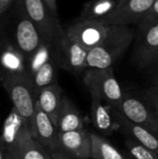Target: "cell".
Returning a JSON list of instances; mask_svg holds the SVG:
<instances>
[{
    "label": "cell",
    "instance_id": "1",
    "mask_svg": "<svg viewBox=\"0 0 158 159\" xmlns=\"http://www.w3.org/2000/svg\"><path fill=\"white\" fill-rule=\"evenodd\" d=\"M134 38L133 30L129 25H110L102 42L88 51V68H109L127 51Z\"/></svg>",
    "mask_w": 158,
    "mask_h": 159
},
{
    "label": "cell",
    "instance_id": "2",
    "mask_svg": "<svg viewBox=\"0 0 158 159\" xmlns=\"http://www.w3.org/2000/svg\"><path fill=\"white\" fill-rule=\"evenodd\" d=\"M0 81L14 108L30 125L35 112L37 92L29 74H12L0 70Z\"/></svg>",
    "mask_w": 158,
    "mask_h": 159
},
{
    "label": "cell",
    "instance_id": "3",
    "mask_svg": "<svg viewBox=\"0 0 158 159\" xmlns=\"http://www.w3.org/2000/svg\"><path fill=\"white\" fill-rule=\"evenodd\" d=\"M83 81L92 98L101 100L112 109H118L125 95L115 78L113 67L87 68Z\"/></svg>",
    "mask_w": 158,
    "mask_h": 159
},
{
    "label": "cell",
    "instance_id": "4",
    "mask_svg": "<svg viewBox=\"0 0 158 159\" xmlns=\"http://www.w3.org/2000/svg\"><path fill=\"white\" fill-rule=\"evenodd\" d=\"M20 2L44 40L53 48L64 34L59 18L51 12L44 0H20Z\"/></svg>",
    "mask_w": 158,
    "mask_h": 159
},
{
    "label": "cell",
    "instance_id": "5",
    "mask_svg": "<svg viewBox=\"0 0 158 159\" xmlns=\"http://www.w3.org/2000/svg\"><path fill=\"white\" fill-rule=\"evenodd\" d=\"M7 159H20L24 143L33 137L29 123L12 108L4 120L0 135Z\"/></svg>",
    "mask_w": 158,
    "mask_h": 159
},
{
    "label": "cell",
    "instance_id": "6",
    "mask_svg": "<svg viewBox=\"0 0 158 159\" xmlns=\"http://www.w3.org/2000/svg\"><path fill=\"white\" fill-rule=\"evenodd\" d=\"M156 0H117L115 7L99 20L109 25H130L141 23Z\"/></svg>",
    "mask_w": 158,
    "mask_h": 159
},
{
    "label": "cell",
    "instance_id": "7",
    "mask_svg": "<svg viewBox=\"0 0 158 159\" xmlns=\"http://www.w3.org/2000/svg\"><path fill=\"white\" fill-rule=\"evenodd\" d=\"M109 29L110 25L99 19H88L74 23L64 30V34L89 51L102 42Z\"/></svg>",
    "mask_w": 158,
    "mask_h": 159
},
{
    "label": "cell",
    "instance_id": "8",
    "mask_svg": "<svg viewBox=\"0 0 158 159\" xmlns=\"http://www.w3.org/2000/svg\"><path fill=\"white\" fill-rule=\"evenodd\" d=\"M14 43V46L23 54L25 60L34 54L44 43H47L36 26L26 14L20 0V17L15 26Z\"/></svg>",
    "mask_w": 158,
    "mask_h": 159
},
{
    "label": "cell",
    "instance_id": "9",
    "mask_svg": "<svg viewBox=\"0 0 158 159\" xmlns=\"http://www.w3.org/2000/svg\"><path fill=\"white\" fill-rule=\"evenodd\" d=\"M52 49L60 65L67 71L77 74L88 68L87 59L88 51L69 38L65 34Z\"/></svg>",
    "mask_w": 158,
    "mask_h": 159
},
{
    "label": "cell",
    "instance_id": "10",
    "mask_svg": "<svg viewBox=\"0 0 158 159\" xmlns=\"http://www.w3.org/2000/svg\"><path fill=\"white\" fill-rule=\"evenodd\" d=\"M116 111L131 122L143 127L158 137V116L140 99L124 96Z\"/></svg>",
    "mask_w": 158,
    "mask_h": 159
},
{
    "label": "cell",
    "instance_id": "11",
    "mask_svg": "<svg viewBox=\"0 0 158 159\" xmlns=\"http://www.w3.org/2000/svg\"><path fill=\"white\" fill-rule=\"evenodd\" d=\"M73 159H90L91 132L86 129L59 133V150Z\"/></svg>",
    "mask_w": 158,
    "mask_h": 159
},
{
    "label": "cell",
    "instance_id": "12",
    "mask_svg": "<svg viewBox=\"0 0 158 159\" xmlns=\"http://www.w3.org/2000/svg\"><path fill=\"white\" fill-rule=\"evenodd\" d=\"M31 129L34 139L49 153L59 150V131L57 126L37 103L31 123Z\"/></svg>",
    "mask_w": 158,
    "mask_h": 159
},
{
    "label": "cell",
    "instance_id": "13",
    "mask_svg": "<svg viewBox=\"0 0 158 159\" xmlns=\"http://www.w3.org/2000/svg\"><path fill=\"white\" fill-rule=\"evenodd\" d=\"M135 57L138 63L142 67L157 61L158 23L140 27Z\"/></svg>",
    "mask_w": 158,
    "mask_h": 159
},
{
    "label": "cell",
    "instance_id": "14",
    "mask_svg": "<svg viewBox=\"0 0 158 159\" xmlns=\"http://www.w3.org/2000/svg\"><path fill=\"white\" fill-rule=\"evenodd\" d=\"M112 113L118 128L121 129L122 131L129 137V139L134 140L140 144L158 154V137L143 127L131 122L116 110L112 109Z\"/></svg>",
    "mask_w": 158,
    "mask_h": 159
},
{
    "label": "cell",
    "instance_id": "15",
    "mask_svg": "<svg viewBox=\"0 0 158 159\" xmlns=\"http://www.w3.org/2000/svg\"><path fill=\"white\" fill-rule=\"evenodd\" d=\"M90 117L94 128L104 136L112 134L118 128L112 108L97 98L91 97Z\"/></svg>",
    "mask_w": 158,
    "mask_h": 159
},
{
    "label": "cell",
    "instance_id": "16",
    "mask_svg": "<svg viewBox=\"0 0 158 159\" xmlns=\"http://www.w3.org/2000/svg\"><path fill=\"white\" fill-rule=\"evenodd\" d=\"M64 94L62 89L57 84L47 86L37 91L38 106L52 119L56 124L60 110L61 108Z\"/></svg>",
    "mask_w": 158,
    "mask_h": 159
},
{
    "label": "cell",
    "instance_id": "17",
    "mask_svg": "<svg viewBox=\"0 0 158 159\" xmlns=\"http://www.w3.org/2000/svg\"><path fill=\"white\" fill-rule=\"evenodd\" d=\"M56 126L59 133L85 129L83 116L74 103L65 95L62 100V104L58 116Z\"/></svg>",
    "mask_w": 158,
    "mask_h": 159
},
{
    "label": "cell",
    "instance_id": "18",
    "mask_svg": "<svg viewBox=\"0 0 158 159\" xmlns=\"http://www.w3.org/2000/svg\"><path fill=\"white\" fill-rule=\"evenodd\" d=\"M0 70L12 74H28L23 54L15 47L7 45L0 53Z\"/></svg>",
    "mask_w": 158,
    "mask_h": 159
},
{
    "label": "cell",
    "instance_id": "19",
    "mask_svg": "<svg viewBox=\"0 0 158 159\" xmlns=\"http://www.w3.org/2000/svg\"><path fill=\"white\" fill-rule=\"evenodd\" d=\"M91 159H127L103 136L91 132Z\"/></svg>",
    "mask_w": 158,
    "mask_h": 159
},
{
    "label": "cell",
    "instance_id": "20",
    "mask_svg": "<svg viewBox=\"0 0 158 159\" xmlns=\"http://www.w3.org/2000/svg\"><path fill=\"white\" fill-rule=\"evenodd\" d=\"M116 4L117 0H91L84 5L81 20L102 18L108 15Z\"/></svg>",
    "mask_w": 158,
    "mask_h": 159
},
{
    "label": "cell",
    "instance_id": "21",
    "mask_svg": "<svg viewBox=\"0 0 158 159\" xmlns=\"http://www.w3.org/2000/svg\"><path fill=\"white\" fill-rule=\"evenodd\" d=\"M32 82L36 90H40L41 89L52 85L56 82L57 74H56V65L54 61L50 58L48 59L32 76Z\"/></svg>",
    "mask_w": 158,
    "mask_h": 159
},
{
    "label": "cell",
    "instance_id": "22",
    "mask_svg": "<svg viewBox=\"0 0 158 159\" xmlns=\"http://www.w3.org/2000/svg\"><path fill=\"white\" fill-rule=\"evenodd\" d=\"M20 159H51V156L45 147L32 137L24 143Z\"/></svg>",
    "mask_w": 158,
    "mask_h": 159
},
{
    "label": "cell",
    "instance_id": "23",
    "mask_svg": "<svg viewBox=\"0 0 158 159\" xmlns=\"http://www.w3.org/2000/svg\"><path fill=\"white\" fill-rule=\"evenodd\" d=\"M125 146L133 159H158L157 153L129 138L125 142Z\"/></svg>",
    "mask_w": 158,
    "mask_h": 159
},
{
    "label": "cell",
    "instance_id": "24",
    "mask_svg": "<svg viewBox=\"0 0 158 159\" xmlns=\"http://www.w3.org/2000/svg\"><path fill=\"white\" fill-rule=\"evenodd\" d=\"M155 23H158V0H156L152 8L149 10L147 15L144 17V19L141 21L139 25L140 27H144Z\"/></svg>",
    "mask_w": 158,
    "mask_h": 159
},
{
    "label": "cell",
    "instance_id": "25",
    "mask_svg": "<svg viewBox=\"0 0 158 159\" xmlns=\"http://www.w3.org/2000/svg\"><path fill=\"white\" fill-rule=\"evenodd\" d=\"M150 108L158 116V82L146 91Z\"/></svg>",
    "mask_w": 158,
    "mask_h": 159
},
{
    "label": "cell",
    "instance_id": "26",
    "mask_svg": "<svg viewBox=\"0 0 158 159\" xmlns=\"http://www.w3.org/2000/svg\"><path fill=\"white\" fill-rule=\"evenodd\" d=\"M14 1L15 0H0V13L2 14L3 12L7 11L14 3Z\"/></svg>",
    "mask_w": 158,
    "mask_h": 159
},
{
    "label": "cell",
    "instance_id": "27",
    "mask_svg": "<svg viewBox=\"0 0 158 159\" xmlns=\"http://www.w3.org/2000/svg\"><path fill=\"white\" fill-rule=\"evenodd\" d=\"M46 2V4L48 6V7L50 8L51 12L59 18L58 15V8H57V0H44Z\"/></svg>",
    "mask_w": 158,
    "mask_h": 159
},
{
    "label": "cell",
    "instance_id": "28",
    "mask_svg": "<svg viewBox=\"0 0 158 159\" xmlns=\"http://www.w3.org/2000/svg\"><path fill=\"white\" fill-rule=\"evenodd\" d=\"M50 156L52 159H73L70 157H68L67 155H65L64 153L61 152V151H55L50 153Z\"/></svg>",
    "mask_w": 158,
    "mask_h": 159
},
{
    "label": "cell",
    "instance_id": "29",
    "mask_svg": "<svg viewBox=\"0 0 158 159\" xmlns=\"http://www.w3.org/2000/svg\"><path fill=\"white\" fill-rule=\"evenodd\" d=\"M0 159H7V151H6V148L3 144L1 137H0Z\"/></svg>",
    "mask_w": 158,
    "mask_h": 159
},
{
    "label": "cell",
    "instance_id": "30",
    "mask_svg": "<svg viewBox=\"0 0 158 159\" xmlns=\"http://www.w3.org/2000/svg\"><path fill=\"white\" fill-rule=\"evenodd\" d=\"M156 62H157V63H158V60H157V61H156Z\"/></svg>",
    "mask_w": 158,
    "mask_h": 159
},
{
    "label": "cell",
    "instance_id": "31",
    "mask_svg": "<svg viewBox=\"0 0 158 159\" xmlns=\"http://www.w3.org/2000/svg\"><path fill=\"white\" fill-rule=\"evenodd\" d=\"M51 159H52V157H51Z\"/></svg>",
    "mask_w": 158,
    "mask_h": 159
},
{
    "label": "cell",
    "instance_id": "32",
    "mask_svg": "<svg viewBox=\"0 0 158 159\" xmlns=\"http://www.w3.org/2000/svg\"><path fill=\"white\" fill-rule=\"evenodd\" d=\"M0 14H1V13H0Z\"/></svg>",
    "mask_w": 158,
    "mask_h": 159
}]
</instances>
